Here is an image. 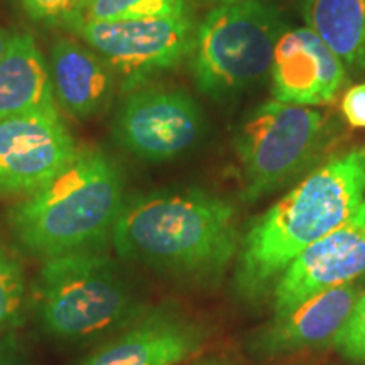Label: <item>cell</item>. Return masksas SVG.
Returning a JSON list of instances; mask_svg holds the SVG:
<instances>
[{
  "label": "cell",
  "mask_w": 365,
  "mask_h": 365,
  "mask_svg": "<svg viewBox=\"0 0 365 365\" xmlns=\"http://www.w3.org/2000/svg\"><path fill=\"white\" fill-rule=\"evenodd\" d=\"M364 198V153L354 150L313 171L249 228L237 262L239 289L261 293L303 250L340 227Z\"/></svg>",
  "instance_id": "7a4b0ae2"
},
{
  "label": "cell",
  "mask_w": 365,
  "mask_h": 365,
  "mask_svg": "<svg viewBox=\"0 0 365 365\" xmlns=\"http://www.w3.org/2000/svg\"><path fill=\"white\" fill-rule=\"evenodd\" d=\"M124 207L118 168L98 149L75 158L41 188L9 210V227L21 247L38 257L98 250Z\"/></svg>",
  "instance_id": "3957f363"
},
{
  "label": "cell",
  "mask_w": 365,
  "mask_h": 365,
  "mask_svg": "<svg viewBox=\"0 0 365 365\" xmlns=\"http://www.w3.org/2000/svg\"><path fill=\"white\" fill-rule=\"evenodd\" d=\"M271 80L277 102L325 105L345 83V66L309 27H299L277 39Z\"/></svg>",
  "instance_id": "8fae6325"
},
{
  "label": "cell",
  "mask_w": 365,
  "mask_h": 365,
  "mask_svg": "<svg viewBox=\"0 0 365 365\" xmlns=\"http://www.w3.org/2000/svg\"><path fill=\"white\" fill-rule=\"evenodd\" d=\"M200 365H225V364H217V362H208V364H200Z\"/></svg>",
  "instance_id": "d4e9b609"
},
{
  "label": "cell",
  "mask_w": 365,
  "mask_h": 365,
  "mask_svg": "<svg viewBox=\"0 0 365 365\" xmlns=\"http://www.w3.org/2000/svg\"><path fill=\"white\" fill-rule=\"evenodd\" d=\"M341 113L352 127H365V83L354 85L341 98Z\"/></svg>",
  "instance_id": "44dd1931"
},
{
  "label": "cell",
  "mask_w": 365,
  "mask_h": 365,
  "mask_svg": "<svg viewBox=\"0 0 365 365\" xmlns=\"http://www.w3.org/2000/svg\"><path fill=\"white\" fill-rule=\"evenodd\" d=\"M110 235L122 261L186 279L220 274L239 247L234 205L200 190L135 196Z\"/></svg>",
  "instance_id": "6da1fadb"
},
{
  "label": "cell",
  "mask_w": 365,
  "mask_h": 365,
  "mask_svg": "<svg viewBox=\"0 0 365 365\" xmlns=\"http://www.w3.org/2000/svg\"><path fill=\"white\" fill-rule=\"evenodd\" d=\"M0 365H19V364H17V359L16 355L12 354V350L0 349Z\"/></svg>",
  "instance_id": "7402d4cb"
},
{
  "label": "cell",
  "mask_w": 365,
  "mask_h": 365,
  "mask_svg": "<svg viewBox=\"0 0 365 365\" xmlns=\"http://www.w3.org/2000/svg\"><path fill=\"white\" fill-rule=\"evenodd\" d=\"M207 2H213V4H217V6H220V4H227V2H234V0H207Z\"/></svg>",
  "instance_id": "cb8c5ba5"
},
{
  "label": "cell",
  "mask_w": 365,
  "mask_h": 365,
  "mask_svg": "<svg viewBox=\"0 0 365 365\" xmlns=\"http://www.w3.org/2000/svg\"><path fill=\"white\" fill-rule=\"evenodd\" d=\"M203 113L186 91L140 86L124 98L113 117V139L132 156L149 163L173 159L203 134Z\"/></svg>",
  "instance_id": "ba28073f"
},
{
  "label": "cell",
  "mask_w": 365,
  "mask_h": 365,
  "mask_svg": "<svg viewBox=\"0 0 365 365\" xmlns=\"http://www.w3.org/2000/svg\"><path fill=\"white\" fill-rule=\"evenodd\" d=\"M360 296L359 286L352 282L330 289L303 301L284 317L262 339L267 352H289L335 339L349 319Z\"/></svg>",
  "instance_id": "5bb4252c"
},
{
  "label": "cell",
  "mask_w": 365,
  "mask_h": 365,
  "mask_svg": "<svg viewBox=\"0 0 365 365\" xmlns=\"http://www.w3.org/2000/svg\"><path fill=\"white\" fill-rule=\"evenodd\" d=\"M90 0H19L29 19L49 27H66L75 33L85 21Z\"/></svg>",
  "instance_id": "d6986e66"
},
{
  "label": "cell",
  "mask_w": 365,
  "mask_h": 365,
  "mask_svg": "<svg viewBox=\"0 0 365 365\" xmlns=\"http://www.w3.org/2000/svg\"><path fill=\"white\" fill-rule=\"evenodd\" d=\"M185 12V0H90L85 21H137Z\"/></svg>",
  "instance_id": "e0dca14e"
},
{
  "label": "cell",
  "mask_w": 365,
  "mask_h": 365,
  "mask_svg": "<svg viewBox=\"0 0 365 365\" xmlns=\"http://www.w3.org/2000/svg\"><path fill=\"white\" fill-rule=\"evenodd\" d=\"M54 102L75 118H90L110 107L118 88L110 68L93 49L61 38L49 51Z\"/></svg>",
  "instance_id": "4fadbf2b"
},
{
  "label": "cell",
  "mask_w": 365,
  "mask_h": 365,
  "mask_svg": "<svg viewBox=\"0 0 365 365\" xmlns=\"http://www.w3.org/2000/svg\"><path fill=\"white\" fill-rule=\"evenodd\" d=\"M24 308V269L6 247L0 245V333L21 325Z\"/></svg>",
  "instance_id": "ac0fdd59"
},
{
  "label": "cell",
  "mask_w": 365,
  "mask_h": 365,
  "mask_svg": "<svg viewBox=\"0 0 365 365\" xmlns=\"http://www.w3.org/2000/svg\"><path fill=\"white\" fill-rule=\"evenodd\" d=\"M362 153H364V154H365V150H362Z\"/></svg>",
  "instance_id": "484cf974"
},
{
  "label": "cell",
  "mask_w": 365,
  "mask_h": 365,
  "mask_svg": "<svg viewBox=\"0 0 365 365\" xmlns=\"http://www.w3.org/2000/svg\"><path fill=\"white\" fill-rule=\"evenodd\" d=\"M365 272V198L346 220L314 242L279 276L277 318L284 317L312 296L357 279Z\"/></svg>",
  "instance_id": "30bf717a"
},
{
  "label": "cell",
  "mask_w": 365,
  "mask_h": 365,
  "mask_svg": "<svg viewBox=\"0 0 365 365\" xmlns=\"http://www.w3.org/2000/svg\"><path fill=\"white\" fill-rule=\"evenodd\" d=\"M36 322L49 339L93 344L140 318V303L113 259L81 250L46 259L33 286Z\"/></svg>",
  "instance_id": "277c9868"
},
{
  "label": "cell",
  "mask_w": 365,
  "mask_h": 365,
  "mask_svg": "<svg viewBox=\"0 0 365 365\" xmlns=\"http://www.w3.org/2000/svg\"><path fill=\"white\" fill-rule=\"evenodd\" d=\"M202 333L168 313H154L105 340L76 365H176L193 355Z\"/></svg>",
  "instance_id": "7c38bea8"
},
{
  "label": "cell",
  "mask_w": 365,
  "mask_h": 365,
  "mask_svg": "<svg viewBox=\"0 0 365 365\" xmlns=\"http://www.w3.org/2000/svg\"><path fill=\"white\" fill-rule=\"evenodd\" d=\"M335 345L346 359L365 364V293L359 296L349 319L335 336Z\"/></svg>",
  "instance_id": "ffe728a7"
},
{
  "label": "cell",
  "mask_w": 365,
  "mask_h": 365,
  "mask_svg": "<svg viewBox=\"0 0 365 365\" xmlns=\"http://www.w3.org/2000/svg\"><path fill=\"white\" fill-rule=\"evenodd\" d=\"M303 17L345 70L365 71V0H307Z\"/></svg>",
  "instance_id": "2e32d148"
},
{
  "label": "cell",
  "mask_w": 365,
  "mask_h": 365,
  "mask_svg": "<svg viewBox=\"0 0 365 365\" xmlns=\"http://www.w3.org/2000/svg\"><path fill=\"white\" fill-rule=\"evenodd\" d=\"M48 108H58L48 59L33 34L14 33L0 58V120Z\"/></svg>",
  "instance_id": "9a60e30c"
},
{
  "label": "cell",
  "mask_w": 365,
  "mask_h": 365,
  "mask_svg": "<svg viewBox=\"0 0 365 365\" xmlns=\"http://www.w3.org/2000/svg\"><path fill=\"white\" fill-rule=\"evenodd\" d=\"M9 43V34L0 27V58L4 56V51H6Z\"/></svg>",
  "instance_id": "603a6c76"
},
{
  "label": "cell",
  "mask_w": 365,
  "mask_h": 365,
  "mask_svg": "<svg viewBox=\"0 0 365 365\" xmlns=\"http://www.w3.org/2000/svg\"><path fill=\"white\" fill-rule=\"evenodd\" d=\"M327 117L303 105L277 100L254 108L235 135L242 168V200L252 203L277 190L318 156Z\"/></svg>",
  "instance_id": "8992f818"
},
{
  "label": "cell",
  "mask_w": 365,
  "mask_h": 365,
  "mask_svg": "<svg viewBox=\"0 0 365 365\" xmlns=\"http://www.w3.org/2000/svg\"><path fill=\"white\" fill-rule=\"evenodd\" d=\"M75 33L110 68L118 88L129 93L190 56L196 26L185 12L137 21H83Z\"/></svg>",
  "instance_id": "52a82bcc"
},
{
  "label": "cell",
  "mask_w": 365,
  "mask_h": 365,
  "mask_svg": "<svg viewBox=\"0 0 365 365\" xmlns=\"http://www.w3.org/2000/svg\"><path fill=\"white\" fill-rule=\"evenodd\" d=\"M282 34L279 12L264 0L220 4L196 27L191 73L202 93L225 98L271 73Z\"/></svg>",
  "instance_id": "5b68a950"
},
{
  "label": "cell",
  "mask_w": 365,
  "mask_h": 365,
  "mask_svg": "<svg viewBox=\"0 0 365 365\" xmlns=\"http://www.w3.org/2000/svg\"><path fill=\"white\" fill-rule=\"evenodd\" d=\"M58 108L0 120V196L29 195L78 153Z\"/></svg>",
  "instance_id": "9c48e42d"
}]
</instances>
